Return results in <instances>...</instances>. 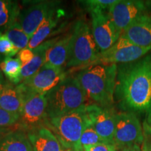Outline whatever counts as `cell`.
Wrapping results in <instances>:
<instances>
[{
	"label": "cell",
	"mask_w": 151,
	"mask_h": 151,
	"mask_svg": "<svg viewBox=\"0 0 151 151\" xmlns=\"http://www.w3.org/2000/svg\"><path fill=\"white\" fill-rule=\"evenodd\" d=\"M20 9L18 2L0 0V33L5 32L18 20Z\"/></svg>",
	"instance_id": "obj_21"
},
{
	"label": "cell",
	"mask_w": 151,
	"mask_h": 151,
	"mask_svg": "<svg viewBox=\"0 0 151 151\" xmlns=\"http://www.w3.org/2000/svg\"><path fill=\"white\" fill-rule=\"evenodd\" d=\"M35 57V50L34 49L25 48L22 49L18 53V58L21 62L22 67L27 65Z\"/></svg>",
	"instance_id": "obj_29"
},
{
	"label": "cell",
	"mask_w": 151,
	"mask_h": 151,
	"mask_svg": "<svg viewBox=\"0 0 151 151\" xmlns=\"http://www.w3.org/2000/svg\"><path fill=\"white\" fill-rule=\"evenodd\" d=\"M72 150L73 151H85L83 149V147L82 146V145H81L80 143H79L78 144H77L76 146L73 147Z\"/></svg>",
	"instance_id": "obj_35"
},
{
	"label": "cell",
	"mask_w": 151,
	"mask_h": 151,
	"mask_svg": "<svg viewBox=\"0 0 151 151\" xmlns=\"http://www.w3.org/2000/svg\"><path fill=\"white\" fill-rule=\"evenodd\" d=\"M23 106L24 102L16 89V86L6 81L3 91L0 95V107L20 116Z\"/></svg>",
	"instance_id": "obj_19"
},
{
	"label": "cell",
	"mask_w": 151,
	"mask_h": 151,
	"mask_svg": "<svg viewBox=\"0 0 151 151\" xmlns=\"http://www.w3.org/2000/svg\"><path fill=\"white\" fill-rule=\"evenodd\" d=\"M85 151H118L111 143H99L93 146H83Z\"/></svg>",
	"instance_id": "obj_30"
},
{
	"label": "cell",
	"mask_w": 151,
	"mask_h": 151,
	"mask_svg": "<svg viewBox=\"0 0 151 151\" xmlns=\"http://www.w3.org/2000/svg\"><path fill=\"white\" fill-rule=\"evenodd\" d=\"M121 35L138 46L151 48V14L147 13L139 17Z\"/></svg>",
	"instance_id": "obj_14"
},
{
	"label": "cell",
	"mask_w": 151,
	"mask_h": 151,
	"mask_svg": "<svg viewBox=\"0 0 151 151\" xmlns=\"http://www.w3.org/2000/svg\"><path fill=\"white\" fill-rule=\"evenodd\" d=\"M19 50L9 40L5 33H0V56L11 58L18 54Z\"/></svg>",
	"instance_id": "obj_26"
},
{
	"label": "cell",
	"mask_w": 151,
	"mask_h": 151,
	"mask_svg": "<svg viewBox=\"0 0 151 151\" xmlns=\"http://www.w3.org/2000/svg\"><path fill=\"white\" fill-rule=\"evenodd\" d=\"M33 151H65L54 133L46 125L27 133Z\"/></svg>",
	"instance_id": "obj_15"
},
{
	"label": "cell",
	"mask_w": 151,
	"mask_h": 151,
	"mask_svg": "<svg viewBox=\"0 0 151 151\" xmlns=\"http://www.w3.org/2000/svg\"><path fill=\"white\" fill-rule=\"evenodd\" d=\"M11 129L9 128H2L0 127V138H1L2 136H4L5 134L8 133L9 132H10Z\"/></svg>",
	"instance_id": "obj_34"
},
{
	"label": "cell",
	"mask_w": 151,
	"mask_h": 151,
	"mask_svg": "<svg viewBox=\"0 0 151 151\" xmlns=\"http://www.w3.org/2000/svg\"><path fill=\"white\" fill-rule=\"evenodd\" d=\"M22 67L21 62L18 58H5L0 62V69L7 81L16 86L22 82Z\"/></svg>",
	"instance_id": "obj_22"
},
{
	"label": "cell",
	"mask_w": 151,
	"mask_h": 151,
	"mask_svg": "<svg viewBox=\"0 0 151 151\" xmlns=\"http://www.w3.org/2000/svg\"><path fill=\"white\" fill-rule=\"evenodd\" d=\"M143 129V141L141 145V151H151V127L144 121Z\"/></svg>",
	"instance_id": "obj_28"
},
{
	"label": "cell",
	"mask_w": 151,
	"mask_h": 151,
	"mask_svg": "<svg viewBox=\"0 0 151 151\" xmlns=\"http://www.w3.org/2000/svg\"><path fill=\"white\" fill-rule=\"evenodd\" d=\"M117 65H92L83 68L76 77L87 98L102 107H112L117 77Z\"/></svg>",
	"instance_id": "obj_2"
},
{
	"label": "cell",
	"mask_w": 151,
	"mask_h": 151,
	"mask_svg": "<svg viewBox=\"0 0 151 151\" xmlns=\"http://www.w3.org/2000/svg\"><path fill=\"white\" fill-rule=\"evenodd\" d=\"M92 16V32L100 52L107 50L121 36L109 15L106 12L90 14Z\"/></svg>",
	"instance_id": "obj_12"
},
{
	"label": "cell",
	"mask_w": 151,
	"mask_h": 151,
	"mask_svg": "<svg viewBox=\"0 0 151 151\" xmlns=\"http://www.w3.org/2000/svg\"><path fill=\"white\" fill-rule=\"evenodd\" d=\"M60 14H61L60 11H56L55 8L50 11L30 39L28 48L35 49L44 42L46 38L50 35L56 27L60 18Z\"/></svg>",
	"instance_id": "obj_18"
},
{
	"label": "cell",
	"mask_w": 151,
	"mask_h": 151,
	"mask_svg": "<svg viewBox=\"0 0 151 151\" xmlns=\"http://www.w3.org/2000/svg\"><path fill=\"white\" fill-rule=\"evenodd\" d=\"M86 109L92 127L104 140L113 144L118 113L113 106L102 107L91 104L86 106Z\"/></svg>",
	"instance_id": "obj_11"
},
{
	"label": "cell",
	"mask_w": 151,
	"mask_h": 151,
	"mask_svg": "<svg viewBox=\"0 0 151 151\" xmlns=\"http://www.w3.org/2000/svg\"><path fill=\"white\" fill-rule=\"evenodd\" d=\"M20 116L0 107V127L9 128L16 125Z\"/></svg>",
	"instance_id": "obj_27"
},
{
	"label": "cell",
	"mask_w": 151,
	"mask_h": 151,
	"mask_svg": "<svg viewBox=\"0 0 151 151\" xmlns=\"http://www.w3.org/2000/svg\"><path fill=\"white\" fill-rule=\"evenodd\" d=\"M0 151H33L25 132L11 130L0 138Z\"/></svg>",
	"instance_id": "obj_17"
},
{
	"label": "cell",
	"mask_w": 151,
	"mask_h": 151,
	"mask_svg": "<svg viewBox=\"0 0 151 151\" xmlns=\"http://www.w3.org/2000/svg\"><path fill=\"white\" fill-rule=\"evenodd\" d=\"M145 4H146V6L148 9V11H151V0L150 1H145Z\"/></svg>",
	"instance_id": "obj_36"
},
{
	"label": "cell",
	"mask_w": 151,
	"mask_h": 151,
	"mask_svg": "<svg viewBox=\"0 0 151 151\" xmlns=\"http://www.w3.org/2000/svg\"><path fill=\"white\" fill-rule=\"evenodd\" d=\"M148 13L145 1L116 0L107 12L120 34L135 20Z\"/></svg>",
	"instance_id": "obj_9"
},
{
	"label": "cell",
	"mask_w": 151,
	"mask_h": 151,
	"mask_svg": "<svg viewBox=\"0 0 151 151\" xmlns=\"http://www.w3.org/2000/svg\"><path fill=\"white\" fill-rule=\"evenodd\" d=\"M71 33L57 40L47 50L45 65L55 67H62L67 64L69 55Z\"/></svg>",
	"instance_id": "obj_16"
},
{
	"label": "cell",
	"mask_w": 151,
	"mask_h": 151,
	"mask_svg": "<svg viewBox=\"0 0 151 151\" xmlns=\"http://www.w3.org/2000/svg\"><path fill=\"white\" fill-rule=\"evenodd\" d=\"M120 151H141V146L139 145H134V146L127 147Z\"/></svg>",
	"instance_id": "obj_31"
},
{
	"label": "cell",
	"mask_w": 151,
	"mask_h": 151,
	"mask_svg": "<svg viewBox=\"0 0 151 151\" xmlns=\"http://www.w3.org/2000/svg\"><path fill=\"white\" fill-rule=\"evenodd\" d=\"M143 141V129L137 115L130 112H119L116 115L113 145L117 150L139 145Z\"/></svg>",
	"instance_id": "obj_6"
},
{
	"label": "cell",
	"mask_w": 151,
	"mask_h": 151,
	"mask_svg": "<svg viewBox=\"0 0 151 151\" xmlns=\"http://www.w3.org/2000/svg\"><path fill=\"white\" fill-rule=\"evenodd\" d=\"M116 0H87L81 1L90 14L96 12H108Z\"/></svg>",
	"instance_id": "obj_25"
},
{
	"label": "cell",
	"mask_w": 151,
	"mask_h": 151,
	"mask_svg": "<svg viewBox=\"0 0 151 151\" xmlns=\"http://www.w3.org/2000/svg\"><path fill=\"white\" fill-rule=\"evenodd\" d=\"M58 40L57 38L46 41L34 49L35 57L27 65L22 67L21 73L22 81L24 79L29 78L37 73L46 63V55L47 50L54 44ZM22 83V82H21Z\"/></svg>",
	"instance_id": "obj_20"
},
{
	"label": "cell",
	"mask_w": 151,
	"mask_h": 151,
	"mask_svg": "<svg viewBox=\"0 0 151 151\" xmlns=\"http://www.w3.org/2000/svg\"><path fill=\"white\" fill-rule=\"evenodd\" d=\"M48 118L67 114L86 106L87 98L76 77L67 76L46 94Z\"/></svg>",
	"instance_id": "obj_3"
},
{
	"label": "cell",
	"mask_w": 151,
	"mask_h": 151,
	"mask_svg": "<svg viewBox=\"0 0 151 151\" xmlns=\"http://www.w3.org/2000/svg\"><path fill=\"white\" fill-rule=\"evenodd\" d=\"M117 66L115 101L122 112L146 115L151 106V53Z\"/></svg>",
	"instance_id": "obj_1"
},
{
	"label": "cell",
	"mask_w": 151,
	"mask_h": 151,
	"mask_svg": "<svg viewBox=\"0 0 151 151\" xmlns=\"http://www.w3.org/2000/svg\"><path fill=\"white\" fill-rule=\"evenodd\" d=\"M46 94H38L24 104L17 129L22 131H31L41 126L46 125L48 118L47 115Z\"/></svg>",
	"instance_id": "obj_10"
},
{
	"label": "cell",
	"mask_w": 151,
	"mask_h": 151,
	"mask_svg": "<svg viewBox=\"0 0 151 151\" xmlns=\"http://www.w3.org/2000/svg\"><path fill=\"white\" fill-rule=\"evenodd\" d=\"M99 52L89 25L83 20L77 21L71 32L66 66L83 69L91 65Z\"/></svg>",
	"instance_id": "obj_5"
},
{
	"label": "cell",
	"mask_w": 151,
	"mask_h": 151,
	"mask_svg": "<svg viewBox=\"0 0 151 151\" xmlns=\"http://www.w3.org/2000/svg\"><path fill=\"white\" fill-rule=\"evenodd\" d=\"M5 81H6V80L4 79V78L3 73L1 71H0V95H1V92H2V91H3Z\"/></svg>",
	"instance_id": "obj_32"
},
{
	"label": "cell",
	"mask_w": 151,
	"mask_h": 151,
	"mask_svg": "<svg viewBox=\"0 0 151 151\" xmlns=\"http://www.w3.org/2000/svg\"><path fill=\"white\" fill-rule=\"evenodd\" d=\"M86 106L67 114L48 118L46 122V127L53 132L62 147L67 150L73 149L78 144L83 132L90 122Z\"/></svg>",
	"instance_id": "obj_4"
},
{
	"label": "cell",
	"mask_w": 151,
	"mask_h": 151,
	"mask_svg": "<svg viewBox=\"0 0 151 151\" xmlns=\"http://www.w3.org/2000/svg\"><path fill=\"white\" fill-rule=\"evenodd\" d=\"M147 122V124L148 125H150L151 127V106L150 109H149L148 112L146 113V120H145Z\"/></svg>",
	"instance_id": "obj_33"
},
{
	"label": "cell",
	"mask_w": 151,
	"mask_h": 151,
	"mask_svg": "<svg viewBox=\"0 0 151 151\" xmlns=\"http://www.w3.org/2000/svg\"><path fill=\"white\" fill-rule=\"evenodd\" d=\"M151 48H142L134 44L121 35L118 40L104 51L100 52L92 65H119L129 63L146 55Z\"/></svg>",
	"instance_id": "obj_7"
},
{
	"label": "cell",
	"mask_w": 151,
	"mask_h": 151,
	"mask_svg": "<svg viewBox=\"0 0 151 151\" xmlns=\"http://www.w3.org/2000/svg\"><path fill=\"white\" fill-rule=\"evenodd\" d=\"M5 35L18 49L19 51L22 49L27 48L31 39L29 36L24 32L21 26L17 21L5 32Z\"/></svg>",
	"instance_id": "obj_23"
},
{
	"label": "cell",
	"mask_w": 151,
	"mask_h": 151,
	"mask_svg": "<svg viewBox=\"0 0 151 151\" xmlns=\"http://www.w3.org/2000/svg\"><path fill=\"white\" fill-rule=\"evenodd\" d=\"M82 146H93V145L99 144V143H109L101 138L97 133L91 125V123L88 124L81 135L80 142Z\"/></svg>",
	"instance_id": "obj_24"
},
{
	"label": "cell",
	"mask_w": 151,
	"mask_h": 151,
	"mask_svg": "<svg viewBox=\"0 0 151 151\" xmlns=\"http://www.w3.org/2000/svg\"><path fill=\"white\" fill-rule=\"evenodd\" d=\"M65 151H73V150H72V149H68V150H66Z\"/></svg>",
	"instance_id": "obj_37"
},
{
	"label": "cell",
	"mask_w": 151,
	"mask_h": 151,
	"mask_svg": "<svg viewBox=\"0 0 151 151\" xmlns=\"http://www.w3.org/2000/svg\"><path fill=\"white\" fill-rule=\"evenodd\" d=\"M63 67H55L44 65L35 74L20 83L32 97L46 94L67 78Z\"/></svg>",
	"instance_id": "obj_8"
},
{
	"label": "cell",
	"mask_w": 151,
	"mask_h": 151,
	"mask_svg": "<svg viewBox=\"0 0 151 151\" xmlns=\"http://www.w3.org/2000/svg\"><path fill=\"white\" fill-rule=\"evenodd\" d=\"M57 4L58 3L55 1H48L35 4L20 11L17 22L24 32L32 38L47 15L55 8Z\"/></svg>",
	"instance_id": "obj_13"
}]
</instances>
